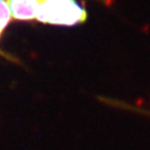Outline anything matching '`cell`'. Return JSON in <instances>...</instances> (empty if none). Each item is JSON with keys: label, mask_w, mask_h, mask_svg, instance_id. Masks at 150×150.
<instances>
[{"label": "cell", "mask_w": 150, "mask_h": 150, "mask_svg": "<svg viewBox=\"0 0 150 150\" xmlns=\"http://www.w3.org/2000/svg\"><path fill=\"white\" fill-rule=\"evenodd\" d=\"M88 12L78 0H44L39 6L35 21L59 26H74L86 22Z\"/></svg>", "instance_id": "cell-1"}, {"label": "cell", "mask_w": 150, "mask_h": 150, "mask_svg": "<svg viewBox=\"0 0 150 150\" xmlns=\"http://www.w3.org/2000/svg\"><path fill=\"white\" fill-rule=\"evenodd\" d=\"M11 21L12 16L7 1L6 0H0V37Z\"/></svg>", "instance_id": "cell-3"}, {"label": "cell", "mask_w": 150, "mask_h": 150, "mask_svg": "<svg viewBox=\"0 0 150 150\" xmlns=\"http://www.w3.org/2000/svg\"><path fill=\"white\" fill-rule=\"evenodd\" d=\"M139 112H141V113L143 112V113H145V114H148V115L150 114V111H146V110H140Z\"/></svg>", "instance_id": "cell-4"}, {"label": "cell", "mask_w": 150, "mask_h": 150, "mask_svg": "<svg viewBox=\"0 0 150 150\" xmlns=\"http://www.w3.org/2000/svg\"><path fill=\"white\" fill-rule=\"evenodd\" d=\"M12 20L35 21L37 10L44 0H6ZM105 1V0H100Z\"/></svg>", "instance_id": "cell-2"}]
</instances>
